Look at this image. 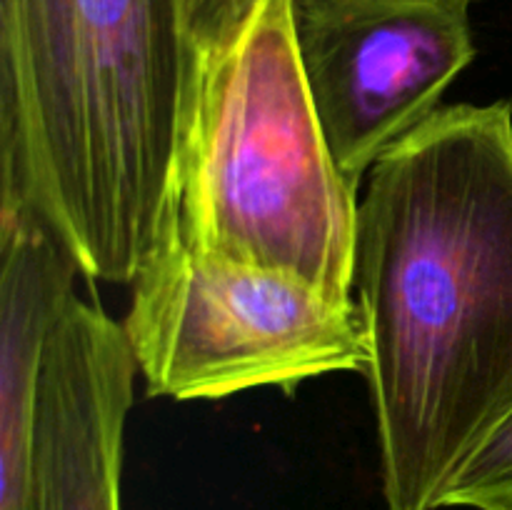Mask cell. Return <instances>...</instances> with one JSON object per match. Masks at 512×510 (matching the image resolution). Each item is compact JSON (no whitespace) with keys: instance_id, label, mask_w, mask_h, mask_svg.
Instances as JSON below:
<instances>
[{"instance_id":"8992f818","label":"cell","mask_w":512,"mask_h":510,"mask_svg":"<svg viewBox=\"0 0 512 510\" xmlns=\"http://www.w3.org/2000/svg\"><path fill=\"white\" fill-rule=\"evenodd\" d=\"M138 373L123 323L73 293L43 368L40 510H123V433Z\"/></svg>"},{"instance_id":"277c9868","label":"cell","mask_w":512,"mask_h":510,"mask_svg":"<svg viewBox=\"0 0 512 510\" xmlns=\"http://www.w3.org/2000/svg\"><path fill=\"white\" fill-rule=\"evenodd\" d=\"M123 330L153 398L293 393L330 373H365L368 330L353 300L295 275L195 248L178 215L133 283Z\"/></svg>"},{"instance_id":"7a4b0ae2","label":"cell","mask_w":512,"mask_h":510,"mask_svg":"<svg viewBox=\"0 0 512 510\" xmlns=\"http://www.w3.org/2000/svg\"><path fill=\"white\" fill-rule=\"evenodd\" d=\"M200 60L185 0H0V200L133 283L175 218Z\"/></svg>"},{"instance_id":"6da1fadb","label":"cell","mask_w":512,"mask_h":510,"mask_svg":"<svg viewBox=\"0 0 512 510\" xmlns=\"http://www.w3.org/2000/svg\"><path fill=\"white\" fill-rule=\"evenodd\" d=\"M355 288L388 510L443 490L512 413V103L448 105L358 198Z\"/></svg>"},{"instance_id":"3957f363","label":"cell","mask_w":512,"mask_h":510,"mask_svg":"<svg viewBox=\"0 0 512 510\" xmlns=\"http://www.w3.org/2000/svg\"><path fill=\"white\" fill-rule=\"evenodd\" d=\"M360 190L325 140L290 0H265L200 70L175 215L195 248L295 275L335 300L355 288Z\"/></svg>"},{"instance_id":"52a82bcc","label":"cell","mask_w":512,"mask_h":510,"mask_svg":"<svg viewBox=\"0 0 512 510\" xmlns=\"http://www.w3.org/2000/svg\"><path fill=\"white\" fill-rule=\"evenodd\" d=\"M78 275L73 253L33 205L0 203V510H40L45 355Z\"/></svg>"},{"instance_id":"5b68a950","label":"cell","mask_w":512,"mask_h":510,"mask_svg":"<svg viewBox=\"0 0 512 510\" xmlns=\"http://www.w3.org/2000/svg\"><path fill=\"white\" fill-rule=\"evenodd\" d=\"M300 63L325 140L355 190L440 110L473 63L458 0H290Z\"/></svg>"},{"instance_id":"30bf717a","label":"cell","mask_w":512,"mask_h":510,"mask_svg":"<svg viewBox=\"0 0 512 510\" xmlns=\"http://www.w3.org/2000/svg\"><path fill=\"white\" fill-rule=\"evenodd\" d=\"M458 3H465V5H473L475 0H458Z\"/></svg>"},{"instance_id":"8fae6325","label":"cell","mask_w":512,"mask_h":510,"mask_svg":"<svg viewBox=\"0 0 512 510\" xmlns=\"http://www.w3.org/2000/svg\"><path fill=\"white\" fill-rule=\"evenodd\" d=\"M498 510H512V503H508V505H503V508H498Z\"/></svg>"},{"instance_id":"ba28073f","label":"cell","mask_w":512,"mask_h":510,"mask_svg":"<svg viewBox=\"0 0 512 510\" xmlns=\"http://www.w3.org/2000/svg\"><path fill=\"white\" fill-rule=\"evenodd\" d=\"M512 503V413L460 465L440 508L498 510Z\"/></svg>"},{"instance_id":"9c48e42d","label":"cell","mask_w":512,"mask_h":510,"mask_svg":"<svg viewBox=\"0 0 512 510\" xmlns=\"http://www.w3.org/2000/svg\"><path fill=\"white\" fill-rule=\"evenodd\" d=\"M265 0H185L188 30L200 70L223 58L240 40Z\"/></svg>"}]
</instances>
